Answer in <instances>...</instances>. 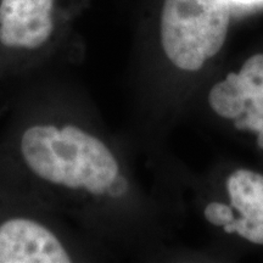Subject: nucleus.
Here are the masks:
<instances>
[{"label": "nucleus", "mask_w": 263, "mask_h": 263, "mask_svg": "<svg viewBox=\"0 0 263 263\" xmlns=\"http://www.w3.org/2000/svg\"><path fill=\"white\" fill-rule=\"evenodd\" d=\"M16 149L32 178L77 200L78 196L117 199L129 186L112 151L77 121H33L20 132Z\"/></svg>", "instance_id": "1"}, {"label": "nucleus", "mask_w": 263, "mask_h": 263, "mask_svg": "<svg viewBox=\"0 0 263 263\" xmlns=\"http://www.w3.org/2000/svg\"><path fill=\"white\" fill-rule=\"evenodd\" d=\"M230 9L226 0H164L161 44L168 60L180 70L199 71L224 44Z\"/></svg>", "instance_id": "2"}, {"label": "nucleus", "mask_w": 263, "mask_h": 263, "mask_svg": "<svg viewBox=\"0 0 263 263\" xmlns=\"http://www.w3.org/2000/svg\"><path fill=\"white\" fill-rule=\"evenodd\" d=\"M77 256L41 219L11 215L0 221V263H68Z\"/></svg>", "instance_id": "3"}, {"label": "nucleus", "mask_w": 263, "mask_h": 263, "mask_svg": "<svg viewBox=\"0 0 263 263\" xmlns=\"http://www.w3.org/2000/svg\"><path fill=\"white\" fill-rule=\"evenodd\" d=\"M55 0H0V45L32 52L47 45L55 32Z\"/></svg>", "instance_id": "4"}, {"label": "nucleus", "mask_w": 263, "mask_h": 263, "mask_svg": "<svg viewBox=\"0 0 263 263\" xmlns=\"http://www.w3.org/2000/svg\"><path fill=\"white\" fill-rule=\"evenodd\" d=\"M230 201L241 216L263 215V176L249 170H238L227 180Z\"/></svg>", "instance_id": "5"}, {"label": "nucleus", "mask_w": 263, "mask_h": 263, "mask_svg": "<svg viewBox=\"0 0 263 263\" xmlns=\"http://www.w3.org/2000/svg\"><path fill=\"white\" fill-rule=\"evenodd\" d=\"M209 103L218 116L235 120L244 114L248 99L240 84L239 74L229 73L226 81L219 82L209 94Z\"/></svg>", "instance_id": "6"}, {"label": "nucleus", "mask_w": 263, "mask_h": 263, "mask_svg": "<svg viewBox=\"0 0 263 263\" xmlns=\"http://www.w3.org/2000/svg\"><path fill=\"white\" fill-rule=\"evenodd\" d=\"M238 74L248 101L256 110L263 111V54L248 59Z\"/></svg>", "instance_id": "7"}, {"label": "nucleus", "mask_w": 263, "mask_h": 263, "mask_svg": "<svg viewBox=\"0 0 263 263\" xmlns=\"http://www.w3.org/2000/svg\"><path fill=\"white\" fill-rule=\"evenodd\" d=\"M227 233H238V234L254 244L263 245V215L249 216L234 219L224 227Z\"/></svg>", "instance_id": "8"}, {"label": "nucleus", "mask_w": 263, "mask_h": 263, "mask_svg": "<svg viewBox=\"0 0 263 263\" xmlns=\"http://www.w3.org/2000/svg\"><path fill=\"white\" fill-rule=\"evenodd\" d=\"M203 213L207 221L217 227H226L235 219L232 207L222 202L209 203Z\"/></svg>", "instance_id": "9"}, {"label": "nucleus", "mask_w": 263, "mask_h": 263, "mask_svg": "<svg viewBox=\"0 0 263 263\" xmlns=\"http://www.w3.org/2000/svg\"><path fill=\"white\" fill-rule=\"evenodd\" d=\"M246 116L235 118L234 126L240 130L263 132V111L256 110L252 106L245 108Z\"/></svg>", "instance_id": "10"}, {"label": "nucleus", "mask_w": 263, "mask_h": 263, "mask_svg": "<svg viewBox=\"0 0 263 263\" xmlns=\"http://www.w3.org/2000/svg\"><path fill=\"white\" fill-rule=\"evenodd\" d=\"M229 3L230 6H254L258 4H263V0H226Z\"/></svg>", "instance_id": "11"}, {"label": "nucleus", "mask_w": 263, "mask_h": 263, "mask_svg": "<svg viewBox=\"0 0 263 263\" xmlns=\"http://www.w3.org/2000/svg\"><path fill=\"white\" fill-rule=\"evenodd\" d=\"M257 145L259 146V149L263 150V132H259L258 137H257Z\"/></svg>", "instance_id": "12"}]
</instances>
